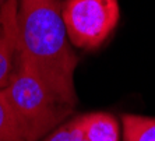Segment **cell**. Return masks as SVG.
Masks as SVG:
<instances>
[{"label":"cell","mask_w":155,"mask_h":141,"mask_svg":"<svg viewBox=\"0 0 155 141\" xmlns=\"http://www.w3.org/2000/svg\"><path fill=\"white\" fill-rule=\"evenodd\" d=\"M61 0H18V52L42 81L76 108L78 59L69 42Z\"/></svg>","instance_id":"obj_1"},{"label":"cell","mask_w":155,"mask_h":141,"mask_svg":"<svg viewBox=\"0 0 155 141\" xmlns=\"http://www.w3.org/2000/svg\"><path fill=\"white\" fill-rule=\"evenodd\" d=\"M3 91L25 141L42 138L74 110L43 83L20 52L10 83Z\"/></svg>","instance_id":"obj_2"},{"label":"cell","mask_w":155,"mask_h":141,"mask_svg":"<svg viewBox=\"0 0 155 141\" xmlns=\"http://www.w3.org/2000/svg\"><path fill=\"white\" fill-rule=\"evenodd\" d=\"M61 14L74 46L94 51L109 38L120 17L117 0H66Z\"/></svg>","instance_id":"obj_3"},{"label":"cell","mask_w":155,"mask_h":141,"mask_svg":"<svg viewBox=\"0 0 155 141\" xmlns=\"http://www.w3.org/2000/svg\"><path fill=\"white\" fill-rule=\"evenodd\" d=\"M18 0L0 6V90L8 85L18 60Z\"/></svg>","instance_id":"obj_4"},{"label":"cell","mask_w":155,"mask_h":141,"mask_svg":"<svg viewBox=\"0 0 155 141\" xmlns=\"http://www.w3.org/2000/svg\"><path fill=\"white\" fill-rule=\"evenodd\" d=\"M87 141H119V126L112 115L95 112L81 116Z\"/></svg>","instance_id":"obj_5"},{"label":"cell","mask_w":155,"mask_h":141,"mask_svg":"<svg viewBox=\"0 0 155 141\" xmlns=\"http://www.w3.org/2000/svg\"><path fill=\"white\" fill-rule=\"evenodd\" d=\"M122 123L124 141H155V117L123 115Z\"/></svg>","instance_id":"obj_6"},{"label":"cell","mask_w":155,"mask_h":141,"mask_svg":"<svg viewBox=\"0 0 155 141\" xmlns=\"http://www.w3.org/2000/svg\"><path fill=\"white\" fill-rule=\"evenodd\" d=\"M0 141H25L3 90H0Z\"/></svg>","instance_id":"obj_7"},{"label":"cell","mask_w":155,"mask_h":141,"mask_svg":"<svg viewBox=\"0 0 155 141\" xmlns=\"http://www.w3.org/2000/svg\"><path fill=\"white\" fill-rule=\"evenodd\" d=\"M43 141H87L83 130V123H81V116L61 124Z\"/></svg>","instance_id":"obj_8"},{"label":"cell","mask_w":155,"mask_h":141,"mask_svg":"<svg viewBox=\"0 0 155 141\" xmlns=\"http://www.w3.org/2000/svg\"><path fill=\"white\" fill-rule=\"evenodd\" d=\"M3 2H4V0H0V6H2V3H3Z\"/></svg>","instance_id":"obj_9"}]
</instances>
